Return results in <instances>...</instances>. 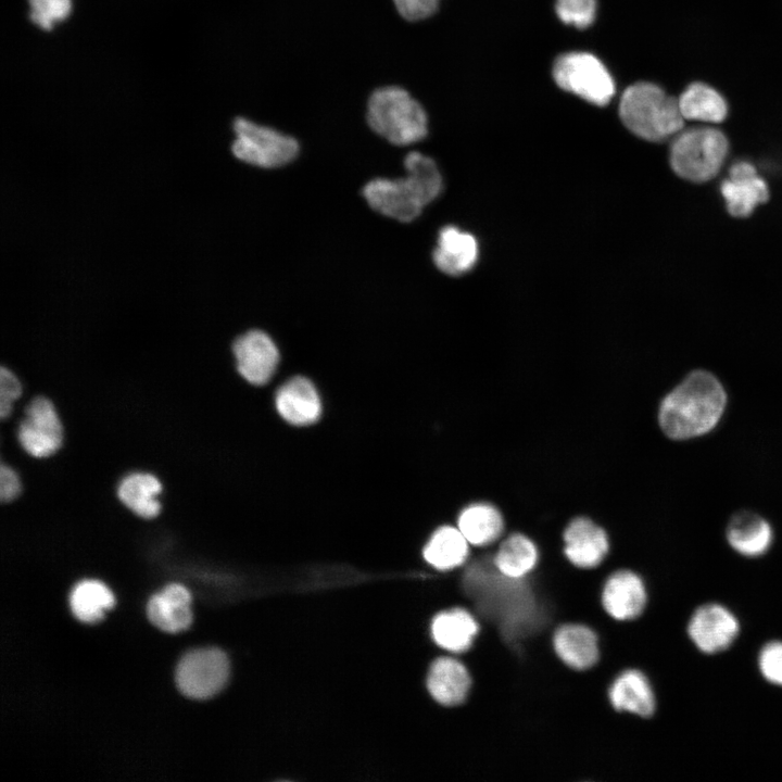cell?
Masks as SVG:
<instances>
[{
	"mask_svg": "<svg viewBox=\"0 0 782 782\" xmlns=\"http://www.w3.org/2000/svg\"><path fill=\"white\" fill-rule=\"evenodd\" d=\"M279 415L294 426L315 422L321 413V403L314 384L304 377H294L282 384L276 393Z\"/></svg>",
	"mask_w": 782,
	"mask_h": 782,
	"instance_id": "20",
	"label": "cell"
},
{
	"mask_svg": "<svg viewBox=\"0 0 782 782\" xmlns=\"http://www.w3.org/2000/svg\"><path fill=\"white\" fill-rule=\"evenodd\" d=\"M190 594L186 588L173 583L160 594L151 596L147 611L150 621L159 629L175 633L191 623Z\"/></svg>",
	"mask_w": 782,
	"mask_h": 782,
	"instance_id": "22",
	"label": "cell"
},
{
	"mask_svg": "<svg viewBox=\"0 0 782 782\" xmlns=\"http://www.w3.org/2000/svg\"><path fill=\"white\" fill-rule=\"evenodd\" d=\"M229 664L218 648H200L187 653L176 668V683L182 694L191 698H209L225 685Z\"/></svg>",
	"mask_w": 782,
	"mask_h": 782,
	"instance_id": "8",
	"label": "cell"
},
{
	"mask_svg": "<svg viewBox=\"0 0 782 782\" xmlns=\"http://www.w3.org/2000/svg\"><path fill=\"white\" fill-rule=\"evenodd\" d=\"M75 617L84 622H96L103 611L114 604L111 591L101 582L85 580L76 584L70 597Z\"/></svg>",
	"mask_w": 782,
	"mask_h": 782,
	"instance_id": "28",
	"label": "cell"
},
{
	"mask_svg": "<svg viewBox=\"0 0 782 782\" xmlns=\"http://www.w3.org/2000/svg\"><path fill=\"white\" fill-rule=\"evenodd\" d=\"M553 78L563 90L595 105H606L615 96V83L608 70L588 52L560 55L554 63Z\"/></svg>",
	"mask_w": 782,
	"mask_h": 782,
	"instance_id": "7",
	"label": "cell"
},
{
	"mask_svg": "<svg viewBox=\"0 0 782 782\" xmlns=\"http://www.w3.org/2000/svg\"><path fill=\"white\" fill-rule=\"evenodd\" d=\"M426 683L436 703L455 708L468 699L472 678L463 660L453 656H440L430 664Z\"/></svg>",
	"mask_w": 782,
	"mask_h": 782,
	"instance_id": "15",
	"label": "cell"
},
{
	"mask_svg": "<svg viewBox=\"0 0 782 782\" xmlns=\"http://www.w3.org/2000/svg\"><path fill=\"white\" fill-rule=\"evenodd\" d=\"M686 631L698 651L712 655L728 649L734 643L740 633V621L722 604L706 603L693 611Z\"/></svg>",
	"mask_w": 782,
	"mask_h": 782,
	"instance_id": "9",
	"label": "cell"
},
{
	"mask_svg": "<svg viewBox=\"0 0 782 782\" xmlns=\"http://www.w3.org/2000/svg\"><path fill=\"white\" fill-rule=\"evenodd\" d=\"M608 699L618 712L648 720L657 710V694L649 676L640 668L621 671L608 688Z\"/></svg>",
	"mask_w": 782,
	"mask_h": 782,
	"instance_id": "14",
	"label": "cell"
},
{
	"mask_svg": "<svg viewBox=\"0 0 782 782\" xmlns=\"http://www.w3.org/2000/svg\"><path fill=\"white\" fill-rule=\"evenodd\" d=\"M480 630L476 616L463 606L439 611L430 623V634L436 645L454 655L469 651Z\"/></svg>",
	"mask_w": 782,
	"mask_h": 782,
	"instance_id": "18",
	"label": "cell"
},
{
	"mask_svg": "<svg viewBox=\"0 0 782 782\" xmlns=\"http://www.w3.org/2000/svg\"><path fill=\"white\" fill-rule=\"evenodd\" d=\"M720 191L729 213L735 217H747L769 197L766 181L757 175L753 164L746 161L731 166L729 178L723 180Z\"/></svg>",
	"mask_w": 782,
	"mask_h": 782,
	"instance_id": "17",
	"label": "cell"
},
{
	"mask_svg": "<svg viewBox=\"0 0 782 782\" xmlns=\"http://www.w3.org/2000/svg\"><path fill=\"white\" fill-rule=\"evenodd\" d=\"M438 269L450 276H461L474 268L479 256L477 239L456 226L443 227L433 250Z\"/></svg>",
	"mask_w": 782,
	"mask_h": 782,
	"instance_id": "19",
	"label": "cell"
},
{
	"mask_svg": "<svg viewBox=\"0 0 782 782\" xmlns=\"http://www.w3.org/2000/svg\"><path fill=\"white\" fill-rule=\"evenodd\" d=\"M730 546L746 557H758L767 553L773 541L770 524L752 512L735 514L727 527Z\"/></svg>",
	"mask_w": 782,
	"mask_h": 782,
	"instance_id": "21",
	"label": "cell"
},
{
	"mask_svg": "<svg viewBox=\"0 0 782 782\" xmlns=\"http://www.w3.org/2000/svg\"><path fill=\"white\" fill-rule=\"evenodd\" d=\"M457 528L470 545L487 547L503 535L504 519L495 506L488 503H474L461 512Z\"/></svg>",
	"mask_w": 782,
	"mask_h": 782,
	"instance_id": "23",
	"label": "cell"
},
{
	"mask_svg": "<svg viewBox=\"0 0 782 782\" xmlns=\"http://www.w3.org/2000/svg\"><path fill=\"white\" fill-rule=\"evenodd\" d=\"M440 0H393L398 13L408 22H418L433 15Z\"/></svg>",
	"mask_w": 782,
	"mask_h": 782,
	"instance_id": "33",
	"label": "cell"
},
{
	"mask_svg": "<svg viewBox=\"0 0 782 782\" xmlns=\"http://www.w3.org/2000/svg\"><path fill=\"white\" fill-rule=\"evenodd\" d=\"M678 104L684 119L709 124L724 121L729 111L724 97L701 81L686 86L678 98Z\"/></svg>",
	"mask_w": 782,
	"mask_h": 782,
	"instance_id": "25",
	"label": "cell"
},
{
	"mask_svg": "<svg viewBox=\"0 0 782 782\" xmlns=\"http://www.w3.org/2000/svg\"><path fill=\"white\" fill-rule=\"evenodd\" d=\"M21 481L15 470L9 465L0 467V499L8 503L17 497L21 492Z\"/></svg>",
	"mask_w": 782,
	"mask_h": 782,
	"instance_id": "34",
	"label": "cell"
},
{
	"mask_svg": "<svg viewBox=\"0 0 782 782\" xmlns=\"http://www.w3.org/2000/svg\"><path fill=\"white\" fill-rule=\"evenodd\" d=\"M758 668L768 682L782 686V641H770L761 647Z\"/></svg>",
	"mask_w": 782,
	"mask_h": 782,
	"instance_id": "31",
	"label": "cell"
},
{
	"mask_svg": "<svg viewBox=\"0 0 782 782\" xmlns=\"http://www.w3.org/2000/svg\"><path fill=\"white\" fill-rule=\"evenodd\" d=\"M726 404L727 394L720 381L708 371L695 370L663 399L660 428L673 440L705 434L719 422Z\"/></svg>",
	"mask_w": 782,
	"mask_h": 782,
	"instance_id": "1",
	"label": "cell"
},
{
	"mask_svg": "<svg viewBox=\"0 0 782 782\" xmlns=\"http://www.w3.org/2000/svg\"><path fill=\"white\" fill-rule=\"evenodd\" d=\"M232 130L231 152L243 163L274 168L290 163L299 153L300 147L293 137L245 117H237Z\"/></svg>",
	"mask_w": 782,
	"mask_h": 782,
	"instance_id": "6",
	"label": "cell"
},
{
	"mask_svg": "<svg viewBox=\"0 0 782 782\" xmlns=\"http://www.w3.org/2000/svg\"><path fill=\"white\" fill-rule=\"evenodd\" d=\"M555 10L565 24L585 28L595 18L596 0H556Z\"/></svg>",
	"mask_w": 782,
	"mask_h": 782,
	"instance_id": "30",
	"label": "cell"
},
{
	"mask_svg": "<svg viewBox=\"0 0 782 782\" xmlns=\"http://www.w3.org/2000/svg\"><path fill=\"white\" fill-rule=\"evenodd\" d=\"M552 643L560 661L572 670H589L600 661L598 635L584 623L567 622L558 626L554 631Z\"/></svg>",
	"mask_w": 782,
	"mask_h": 782,
	"instance_id": "16",
	"label": "cell"
},
{
	"mask_svg": "<svg viewBox=\"0 0 782 782\" xmlns=\"http://www.w3.org/2000/svg\"><path fill=\"white\" fill-rule=\"evenodd\" d=\"M404 166L405 177L373 179L364 187L363 194L373 210L407 223L441 193L443 180L434 161L420 152H409Z\"/></svg>",
	"mask_w": 782,
	"mask_h": 782,
	"instance_id": "2",
	"label": "cell"
},
{
	"mask_svg": "<svg viewBox=\"0 0 782 782\" xmlns=\"http://www.w3.org/2000/svg\"><path fill=\"white\" fill-rule=\"evenodd\" d=\"M162 492L160 480L148 472H134L126 476L117 488L119 501L133 513L142 518H153L161 510L159 495Z\"/></svg>",
	"mask_w": 782,
	"mask_h": 782,
	"instance_id": "27",
	"label": "cell"
},
{
	"mask_svg": "<svg viewBox=\"0 0 782 782\" xmlns=\"http://www.w3.org/2000/svg\"><path fill=\"white\" fill-rule=\"evenodd\" d=\"M469 545L457 527L442 526L429 538L422 556L429 565L440 571L453 570L467 563L470 554Z\"/></svg>",
	"mask_w": 782,
	"mask_h": 782,
	"instance_id": "26",
	"label": "cell"
},
{
	"mask_svg": "<svg viewBox=\"0 0 782 782\" xmlns=\"http://www.w3.org/2000/svg\"><path fill=\"white\" fill-rule=\"evenodd\" d=\"M567 560L580 569L601 566L610 552L609 537L604 528L588 517H576L566 526L562 537Z\"/></svg>",
	"mask_w": 782,
	"mask_h": 782,
	"instance_id": "12",
	"label": "cell"
},
{
	"mask_svg": "<svg viewBox=\"0 0 782 782\" xmlns=\"http://www.w3.org/2000/svg\"><path fill=\"white\" fill-rule=\"evenodd\" d=\"M649 594L645 579L633 569L621 568L606 579L601 594L604 610L618 621H632L646 610Z\"/></svg>",
	"mask_w": 782,
	"mask_h": 782,
	"instance_id": "11",
	"label": "cell"
},
{
	"mask_svg": "<svg viewBox=\"0 0 782 782\" xmlns=\"http://www.w3.org/2000/svg\"><path fill=\"white\" fill-rule=\"evenodd\" d=\"M17 439L25 452L38 458L48 457L60 449L62 424L49 399L37 396L28 403Z\"/></svg>",
	"mask_w": 782,
	"mask_h": 782,
	"instance_id": "10",
	"label": "cell"
},
{
	"mask_svg": "<svg viewBox=\"0 0 782 782\" xmlns=\"http://www.w3.org/2000/svg\"><path fill=\"white\" fill-rule=\"evenodd\" d=\"M30 22L45 31L65 21L72 12V0H27Z\"/></svg>",
	"mask_w": 782,
	"mask_h": 782,
	"instance_id": "29",
	"label": "cell"
},
{
	"mask_svg": "<svg viewBox=\"0 0 782 782\" xmlns=\"http://www.w3.org/2000/svg\"><path fill=\"white\" fill-rule=\"evenodd\" d=\"M619 117L641 139L660 142L674 138L684 127L678 99L649 81L629 86L619 101Z\"/></svg>",
	"mask_w": 782,
	"mask_h": 782,
	"instance_id": "3",
	"label": "cell"
},
{
	"mask_svg": "<svg viewBox=\"0 0 782 782\" xmlns=\"http://www.w3.org/2000/svg\"><path fill=\"white\" fill-rule=\"evenodd\" d=\"M239 374L252 384H264L274 375L279 353L272 338L262 330H249L239 336L234 344Z\"/></svg>",
	"mask_w": 782,
	"mask_h": 782,
	"instance_id": "13",
	"label": "cell"
},
{
	"mask_svg": "<svg viewBox=\"0 0 782 782\" xmlns=\"http://www.w3.org/2000/svg\"><path fill=\"white\" fill-rule=\"evenodd\" d=\"M22 394V386L15 374L2 366L0 369V415L7 418L13 408L14 402Z\"/></svg>",
	"mask_w": 782,
	"mask_h": 782,
	"instance_id": "32",
	"label": "cell"
},
{
	"mask_svg": "<svg viewBox=\"0 0 782 782\" xmlns=\"http://www.w3.org/2000/svg\"><path fill=\"white\" fill-rule=\"evenodd\" d=\"M540 562V550L535 542L521 532L504 538L494 552V564L499 571L509 578H524L531 573Z\"/></svg>",
	"mask_w": 782,
	"mask_h": 782,
	"instance_id": "24",
	"label": "cell"
},
{
	"mask_svg": "<svg viewBox=\"0 0 782 782\" xmlns=\"http://www.w3.org/2000/svg\"><path fill=\"white\" fill-rule=\"evenodd\" d=\"M368 126L395 146H408L424 139L428 118L422 105L399 86L375 89L366 108Z\"/></svg>",
	"mask_w": 782,
	"mask_h": 782,
	"instance_id": "4",
	"label": "cell"
},
{
	"mask_svg": "<svg viewBox=\"0 0 782 782\" xmlns=\"http://www.w3.org/2000/svg\"><path fill=\"white\" fill-rule=\"evenodd\" d=\"M729 152L726 135L712 127H693L681 130L670 147V164L674 173L693 182L714 178L722 167Z\"/></svg>",
	"mask_w": 782,
	"mask_h": 782,
	"instance_id": "5",
	"label": "cell"
}]
</instances>
